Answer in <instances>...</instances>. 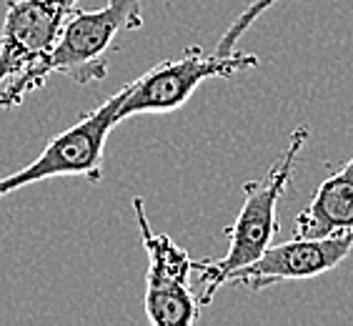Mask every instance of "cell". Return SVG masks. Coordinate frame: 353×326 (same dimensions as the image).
Masks as SVG:
<instances>
[{"instance_id": "6da1fadb", "label": "cell", "mask_w": 353, "mask_h": 326, "mask_svg": "<svg viewBox=\"0 0 353 326\" xmlns=\"http://www.w3.org/2000/svg\"><path fill=\"white\" fill-rule=\"evenodd\" d=\"M143 26L141 0H108L101 10L75 8L53 50L38 66L23 70L0 88V108H13L48 78L65 75L78 86L98 83L108 75V53L118 35Z\"/></svg>"}, {"instance_id": "7a4b0ae2", "label": "cell", "mask_w": 353, "mask_h": 326, "mask_svg": "<svg viewBox=\"0 0 353 326\" xmlns=\"http://www.w3.org/2000/svg\"><path fill=\"white\" fill-rule=\"evenodd\" d=\"M308 141V128L299 126L288 138V146L279 156V161L265 171L256 181H245L243 193L245 201L238 211L236 221L225 229L228 236V249L221 258H203L196 261V274L203 291H201V304H211L216 291L225 286L228 276L238 269L248 266L251 261L271 246V238L279 233V201L288 189V181L293 176V169L299 163V156Z\"/></svg>"}, {"instance_id": "277c9868", "label": "cell", "mask_w": 353, "mask_h": 326, "mask_svg": "<svg viewBox=\"0 0 353 326\" xmlns=\"http://www.w3.org/2000/svg\"><path fill=\"white\" fill-rule=\"evenodd\" d=\"M259 66V55L233 50L228 55L205 53L201 46H190L181 58H170L125 83V98L118 111V123L143 113H170L183 108L196 88L208 78H233Z\"/></svg>"}, {"instance_id": "3957f363", "label": "cell", "mask_w": 353, "mask_h": 326, "mask_svg": "<svg viewBox=\"0 0 353 326\" xmlns=\"http://www.w3.org/2000/svg\"><path fill=\"white\" fill-rule=\"evenodd\" d=\"M123 98H125V86L105 98L95 111L85 113L81 121H75L70 128L58 133L35 161L10 176L0 178V198L48 178H85L90 184H101L105 141L110 131L118 126Z\"/></svg>"}, {"instance_id": "ba28073f", "label": "cell", "mask_w": 353, "mask_h": 326, "mask_svg": "<svg viewBox=\"0 0 353 326\" xmlns=\"http://www.w3.org/2000/svg\"><path fill=\"white\" fill-rule=\"evenodd\" d=\"M346 229H353V158L321 181L296 218V236H328Z\"/></svg>"}, {"instance_id": "52a82bcc", "label": "cell", "mask_w": 353, "mask_h": 326, "mask_svg": "<svg viewBox=\"0 0 353 326\" xmlns=\"http://www.w3.org/2000/svg\"><path fill=\"white\" fill-rule=\"evenodd\" d=\"M78 0H8L0 28V88L53 50Z\"/></svg>"}, {"instance_id": "8992f818", "label": "cell", "mask_w": 353, "mask_h": 326, "mask_svg": "<svg viewBox=\"0 0 353 326\" xmlns=\"http://www.w3.org/2000/svg\"><path fill=\"white\" fill-rule=\"evenodd\" d=\"M353 251V229L328 236H296L279 246H268L256 261L238 269L225 284L243 286L251 291H263L283 281L316 279L333 271Z\"/></svg>"}, {"instance_id": "9c48e42d", "label": "cell", "mask_w": 353, "mask_h": 326, "mask_svg": "<svg viewBox=\"0 0 353 326\" xmlns=\"http://www.w3.org/2000/svg\"><path fill=\"white\" fill-rule=\"evenodd\" d=\"M276 3H279V0H253L251 6H245L243 13L236 15L231 26L225 28V33L218 38L216 48H213V53H218V55L233 53V50H236V46H238V41H241V38L248 33V28L259 21V18L265 13V10H268V8L276 6Z\"/></svg>"}, {"instance_id": "5b68a950", "label": "cell", "mask_w": 353, "mask_h": 326, "mask_svg": "<svg viewBox=\"0 0 353 326\" xmlns=\"http://www.w3.org/2000/svg\"><path fill=\"white\" fill-rule=\"evenodd\" d=\"M138 231L148 253L145 274V316L153 326H193L201 321V299L190 291L196 261L168 233H156L145 213L143 198H133Z\"/></svg>"}]
</instances>
